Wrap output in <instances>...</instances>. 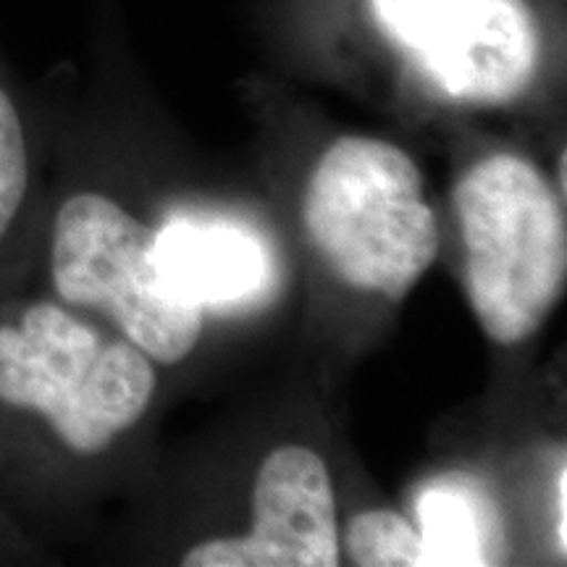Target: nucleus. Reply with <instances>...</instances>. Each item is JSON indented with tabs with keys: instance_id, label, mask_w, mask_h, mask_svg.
<instances>
[{
	"instance_id": "7ed1b4c3",
	"label": "nucleus",
	"mask_w": 567,
	"mask_h": 567,
	"mask_svg": "<svg viewBox=\"0 0 567 567\" xmlns=\"http://www.w3.org/2000/svg\"><path fill=\"white\" fill-rule=\"evenodd\" d=\"M302 224L326 266L358 292L402 300L436 264L423 176L386 140L339 137L310 172Z\"/></svg>"
},
{
	"instance_id": "39448f33",
	"label": "nucleus",
	"mask_w": 567,
	"mask_h": 567,
	"mask_svg": "<svg viewBox=\"0 0 567 567\" xmlns=\"http://www.w3.org/2000/svg\"><path fill=\"white\" fill-rule=\"evenodd\" d=\"M371 13L446 101L502 105L536 80L542 32L526 0H371Z\"/></svg>"
},
{
	"instance_id": "6e6552de",
	"label": "nucleus",
	"mask_w": 567,
	"mask_h": 567,
	"mask_svg": "<svg viewBox=\"0 0 567 567\" xmlns=\"http://www.w3.org/2000/svg\"><path fill=\"white\" fill-rule=\"evenodd\" d=\"M347 557L363 567L429 565L423 536L394 509H368L354 515L347 526Z\"/></svg>"
},
{
	"instance_id": "423d86ee",
	"label": "nucleus",
	"mask_w": 567,
	"mask_h": 567,
	"mask_svg": "<svg viewBox=\"0 0 567 567\" xmlns=\"http://www.w3.org/2000/svg\"><path fill=\"white\" fill-rule=\"evenodd\" d=\"M342 557L337 496L318 452L284 444L258 467L245 536L195 544L184 567H334Z\"/></svg>"
},
{
	"instance_id": "9d476101",
	"label": "nucleus",
	"mask_w": 567,
	"mask_h": 567,
	"mask_svg": "<svg viewBox=\"0 0 567 567\" xmlns=\"http://www.w3.org/2000/svg\"><path fill=\"white\" fill-rule=\"evenodd\" d=\"M30 189V147L11 95L0 84V239L17 221Z\"/></svg>"
},
{
	"instance_id": "f03ea898",
	"label": "nucleus",
	"mask_w": 567,
	"mask_h": 567,
	"mask_svg": "<svg viewBox=\"0 0 567 567\" xmlns=\"http://www.w3.org/2000/svg\"><path fill=\"white\" fill-rule=\"evenodd\" d=\"M465 295L484 334L517 347L547 323L567 281L563 203L515 153L478 161L455 187Z\"/></svg>"
},
{
	"instance_id": "9b49d317",
	"label": "nucleus",
	"mask_w": 567,
	"mask_h": 567,
	"mask_svg": "<svg viewBox=\"0 0 567 567\" xmlns=\"http://www.w3.org/2000/svg\"><path fill=\"white\" fill-rule=\"evenodd\" d=\"M557 505H555V517H557V526H555V534H557V544H559V555H565V547H567V536H565V499H567V467L565 463L559 465L557 471Z\"/></svg>"
},
{
	"instance_id": "1a4fd4ad",
	"label": "nucleus",
	"mask_w": 567,
	"mask_h": 567,
	"mask_svg": "<svg viewBox=\"0 0 567 567\" xmlns=\"http://www.w3.org/2000/svg\"><path fill=\"white\" fill-rule=\"evenodd\" d=\"M473 507L460 492H429L421 505V536L429 565H481Z\"/></svg>"
},
{
	"instance_id": "0eeeda50",
	"label": "nucleus",
	"mask_w": 567,
	"mask_h": 567,
	"mask_svg": "<svg viewBox=\"0 0 567 567\" xmlns=\"http://www.w3.org/2000/svg\"><path fill=\"white\" fill-rule=\"evenodd\" d=\"M158 258L166 279L200 308L243 302L264 287V243L231 224L174 221L158 231Z\"/></svg>"
},
{
	"instance_id": "20e7f679",
	"label": "nucleus",
	"mask_w": 567,
	"mask_h": 567,
	"mask_svg": "<svg viewBox=\"0 0 567 567\" xmlns=\"http://www.w3.org/2000/svg\"><path fill=\"white\" fill-rule=\"evenodd\" d=\"M55 300L101 313L153 363L176 365L203 334V308L166 279L158 231L101 193H76L51 231Z\"/></svg>"
},
{
	"instance_id": "f257e3e1",
	"label": "nucleus",
	"mask_w": 567,
	"mask_h": 567,
	"mask_svg": "<svg viewBox=\"0 0 567 567\" xmlns=\"http://www.w3.org/2000/svg\"><path fill=\"white\" fill-rule=\"evenodd\" d=\"M155 363L61 300L0 321V408L38 417L63 450L95 457L151 408Z\"/></svg>"
}]
</instances>
